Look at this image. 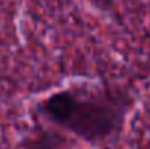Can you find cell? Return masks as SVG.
Segmentation results:
<instances>
[{
    "label": "cell",
    "mask_w": 150,
    "mask_h": 149,
    "mask_svg": "<svg viewBox=\"0 0 150 149\" xmlns=\"http://www.w3.org/2000/svg\"><path fill=\"white\" fill-rule=\"evenodd\" d=\"M131 102L125 92L69 88L47 97L40 110L48 121L71 135L91 143H103L122 129Z\"/></svg>",
    "instance_id": "cell-1"
}]
</instances>
